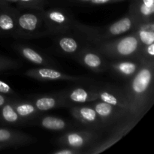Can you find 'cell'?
Here are the masks:
<instances>
[{
    "label": "cell",
    "mask_w": 154,
    "mask_h": 154,
    "mask_svg": "<svg viewBox=\"0 0 154 154\" xmlns=\"http://www.w3.org/2000/svg\"><path fill=\"white\" fill-rule=\"evenodd\" d=\"M154 61L144 60L123 88L132 116L141 120L153 103Z\"/></svg>",
    "instance_id": "cell-1"
},
{
    "label": "cell",
    "mask_w": 154,
    "mask_h": 154,
    "mask_svg": "<svg viewBox=\"0 0 154 154\" xmlns=\"http://www.w3.org/2000/svg\"><path fill=\"white\" fill-rule=\"evenodd\" d=\"M140 23L133 14L128 11L120 20L104 27L87 26L75 20L72 31H75L88 45H91L127 34L136 29Z\"/></svg>",
    "instance_id": "cell-2"
},
{
    "label": "cell",
    "mask_w": 154,
    "mask_h": 154,
    "mask_svg": "<svg viewBox=\"0 0 154 154\" xmlns=\"http://www.w3.org/2000/svg\"><path fill=\"white\" fill-rule=\"evenodd\" d=\"M109 60L142 58V47L135 30L123 35L89 45Z\"/></svg>",
    "instance_id": "cell-3"
},
{
    "label": "cell",
    "mask_w": 154,
    "mask_h": 154,
    "mask_svg": "<svg viewBox=\"0 0 154 154\" xmlns=\"http://www.w3.org/2000/svg\"><path fill=\"white\" fill-rule=\"evenodd\" d=\"M42 11L27 9V11H21L18 10L17 38H33L49 35L44 21Z\"/></svg>",
    "instance_id": "cell-4"
},
{
    "label": "cell",
    "mask_w": 154,
    "mask_h": 154,
    "mask_svg": "<svg viewBox=\"0 0 154 154\" xmlns=\"http://www.w3.org/2000/svg\"><path fill=\"white\" fill-rule=\"evenodd\" d=\"M139 120L132 114L122 119L112 126V129L110 131V133L105 139L93 144L90 150H87V153L99 154L108 150L129 133L136 126Z\"/></svg>",
    "instance_id": "cell-5"
},
{
    "label": "cell",
    "mask_w": 154,
    "mask_h": 154,
    "mask_svg": "<svg viewBox=\"0 0 154 154\" xmlns=\"http://www.w3.org/2000/svg\"><path fill=\"white\" fill-rule=\"evenodd\" d=\"M42 14L49 35H57L73 30L75 20L69 11L60 8H53L44 9Z\"/></svg>",
    "instance_id": "cell-6"
},
{
    "label": "cell",
    "mask_w": 154,
    "mask_h": 154,
    "mask_svg": "<svg viewBox=\"0 0 154 154\" xmlns=\"http://www.w3.org/2000/svg\"><path fill=\"white\" fill-rule=\"evenodd\" d=\"M101 138L99 131L93 129H83L80 131H69L57 139V144L61 146L75 149L90 148L97 143Z\"/></svg>",
    "instance_id": "cell-7"
},
{
    "label": "cell",
    "mask_w": 154,
    "mask_h": 154,
    "mask_svg": "<svg viewBox=\"0 0 154 154\" xmlns=\"http://www.w3.org/2000/svg\"><path fill=\"white\" fill-rule=\"evenodd\" d=\"M90 105L96 111L104 129L112 127L117 122L131 114L128 109L100 100L93 102Z\"/></svg>",
    "instance_id": "cell-8"
},
{
    "label": "cell",
    "mask_w": 154,
    "mask_h": 154,
    "mask_svg": "<svg viewBox=\"0 0 154 154\" xmlns=\"http://www.w3.org/2000/svg\"><path fill=\"white\" fill-rule=\"evenodd\" d=\"M25 75L29 78L40 81H46V82L59 81L86 82V81H90L92 80L91 78L84 76L67 75L51 67H40L29 69L25 72Z\"/></svg>",
    "instance_id": "cell-9"
},
{
    "label": "cell",
    "mask_w": 154,
    "mask_h": 154,
    "mask_svg": "<svg viewBox=\"0 0 154 154\" xmlns=\"http://www.w3.org/2000/svg\"><path fill=\"white\" fill-rule=\"evenodd\" d=\"M82 66L96 73L108 72V60L103 55L87 45L74 57Z\"/></svg>",
    "instance_id": "cell-10"
},
{
    "label": "cell",
    "mask_w": 154,
    "mask_h": 154,
    "mask_svg": "<svg viewBox=\"0 0 154 154\" xmlns=\"http://www.w3.org/2000/svg\"><path fill=\"white\" fill-rule=\"evenodd\" d=\"M70 112L75 120L87 129L99 132L104 129L96 111L90 105H72Z\"/></svg>",
    "instance_id": "cell-11"
},
{
    "label": "cell",
    "mask_w": 154,
    "mask_h": 154,
    "mask_svg": "<svg viewBox=\"0 0 154 154\" xmlns=\"http://www.w3.org/2000/svg\"><path fill=\"white\" fill-rule=\"evenodd\" d=\"M18 9L0 2V37L17 38Z\"/></svg>",
    "instance_id": "cell-12"
},
{
    "label": "cell",
    "mask_w": 154,
    "mask_h": 154,
    "mask_svg": "<svg viewBox=\"0 0 154 154\" xmlns=\"http://www.w3.org/2000/svg\"><path fill=\"white\" fill-rule=\"evenodd\" d=\"M67 102L68 107L89 103L98 100L96 87H75L60 92Z\"/></svg>",
    "instance_id": "cell-13"
},
{
    "label": "cell",
    "mask_w": 154,
    "mask_h": 154,
    "mask_svg": "<svg viewBox=\"0 0 154 154\" xmlns=\"http://www.w3.org/2000/svg\"><path fill=\"white\" fill-rule=\"evenodd\" d=\"M144 61L141 59L108 60V72L122 79L129 80L138 72Z\"/></svg>",
    "instance_id": "cell-14"
},
{
    "label": "cell",
    "mask_w": 154,
    "mask_h": 154,
    "mask_svg": "<svg viewBox=\"0 0 154 154\" xmlns=\"http://www.w3.org/2000/svg\"><path fill=\"white\" fill-rule=\"evenodd\" d=\"M96 89L98 100L129 110V104L123 89L108 84L98 86Z\"/></svg>",
    "instance_id": "cell-15"
},
{
    "label": "cell",
    "mask_w": 154,
    "mask_h": 154,
    "mask_svg": "<svg viewBox=\"0 0 154 154\" xmlns=\"http://www.w3.org/2000/svg\"><path fill=\"white\" fill-rule=\"evenodd\" d=\"M55 44L63 54L75 57L81 49L87 46L88 44L77 33L71 34L70 32L57 35Z\"/></svg>",
    "instance_id": "cell-16"
},
{
    "label": "cell",
    "mask_w": 154,
    "mask_h": 154,
    "mask_svg": "<svg viewBox=\"0 0 154 154\" xmlns=\"http://www.w3.org/2000/svg\"><path fill=\"white\" fill-rule=\"evenodd\" d=\"M14 48L23 58L32 64L42 67L54 68L57 66V63L52 59L28 45H15Z\"/></svg>",
    "instance_id": "cell-17"
},
{
    "label": "cell",
    "mask_w": 154,
    "mask_h": 154,
    "mask_svg": "<svg viewBox=\"0 0 154 154\" xmlns=\"http://www.w3.org/2000/svg\"><path fill=\"white\" fill-rule=\"evenodd\" d=\"M36 138L24 132L5 128H0V144L7 147H20L33 144Z\"/></svg>",
    "instance_id": "cell-18"
},
{
    "label": "cell",
    "mask_w": 154,
    "mask_h": 154,
    "mask_svg": "<svg viewBox=\"0 0 154 154\" xmlns=\"http://www.w3.org/2000/svg\"><path fill=\"white\" fill-rule=\"evenodd\" d=\"M29 101L42 113L60 107H68L67 102L60 92L52 94L39 95L32 97Z\"/></svg>",
    "instance_id": "cell-19"
},
{
    "label": "cell",
    "mask_w": 154,
    "mask_h": 154,
    "mask_svg": "<svg viewBox=\"0 0 154 154\" xmlns=\"http://www.w3.org/2000/svg\"><path fill=\"white\" fill-rule=\"evenodd\" d=\"M129 11L141 23L154 21V0H131Z\"/></svg>",
    "instance_id": "cell-20"
},
{
    "label": "cell",
    "mask_w": 154,
    "mask_h": 154,
    "mask_svg": "<svg viewBox=\"0 0 154 154\" xmlns=\"http://www.w3.org/2000/svg\"><path fill=\"white\" fill-rule=\"evenodd\" d=\"M12 104L17 114L22 119L24 123L33 122L40 116L42 113L29 100L23 101L15 98L12 101Z\"/></svg>",
    "instance_id": "cell-21"
},
{
    "label": "cell",
    "mask_w": 154,
    "mask_h": 154,
    "mask_svg": "<svg viewBox=\"0 0 154 154\" xmlns=\"http://www.w3.org/2000/svg\"><path fill=\"white\" fill-rule=\"evenodd\" d=\"M35 122L42 128L48 130L62 132L73 128V125L67 120L55 116L47 115L38 117Z\"/></svg>",
    "instance_id": "cell-22"
},
{
    "label": "cell",
    "mask_w": 154,
    "mask_h": 154,
    "mask_svg": "<svg viewBox=\"0 0 154 154\" xmlns=\"http://www.w3.org/2000/svg\"><path fill=\"white\" fill-rule=\"evenodd\" d=\"M12 101L13 99L0 106V123L4 125L24 124V122L14 108Z\"/></svg>",
    "instance_id": "cell-23"
},
{
    "label": "cell",
    "mask_w": 154,
    "mask_h": 154,
    "mask_svg": "<svg viewBox=\"0 0 154 154\" xmlns=\"http://www.w3.org/2000/svg\"><path fill=\"white\" fill-rule=\"evenodd\" d=\"M135 31L142 48L154 43V21L140 23Z\"/></svg>",
    "instance_id": "cell-24"
},
{
    "label": "cell",
    "mask_w": 154,
    "mask_h": 154,
    "mask_svg": "<svg viewBox=\"0 0 154 154\" xmlns=\"http://www.w3.org/2000/svg\"><path fill=\"white\" fill-rule=\"evenodd\" d=\"M17 5L21 9L42 11L48 5V0H17Z\"/></svg>",
    "instance_id": "cell-25"
},
{
    "label": "cell",
    "mask_w": 154,
    "mask_h": 154,
    "mask_svg": "<svg viewBox=\"0 0 154 154\" xmlns=\"http://www.w3.org/2000/svg\"><path fill=\"white\" fill-rule=\"evenodd\" d=\"M20 66V63L19 62L8 58V57L0 56V72L17 69Z\"/></svg>",
    "instance_id": "cell-26"
},
{
    "label": "cell",
    "mask_w": 154,
    "mask_h": 154,
    "mask_svg": "<svg viewBox=\"0 0 154 154\" xmlns=\"http://www.w3.org/2000/svg\"><path fill=\"white\" fill-rule=\"evenodd\" d=\"M53 154H81L86 153V151L80 149H75L72 147H66V146H62L60 149L55 150L52 153Z\"/></svg>",
    "instance_id": "cell-27"
},
{
    "label": "cell",
    "mask_w": 154,
    "mask_h": 154,
    "mask_svg": "<svg viewBox=\"0 0 154 154\" xmlns=\"http://www.w3.org/2000/svg\"><path fill=\"white\" fill-rule=\"evenodd\" d=\"M0 94L12 96V97H17V93L14 91L11 86H9L7 83L1 81V80H0Z\"/></svg>",
    "instance_id": "cell-28"
},
{
    "label": "cell",
    "mask_w": 154,
    "mask_h": 154,
    "mask_svg": "<svg viewBox=\"0 0 154 154\" xmlns=\"http://www.w3.org/2000/svg\"><path fill=\"white\" fill-rule=\"evenodd\" d=\"M125 0H90V3L91 5H101L111 4V3L120 2Z\"/></svg>",
    "instance_id": "cell-29"
},
{
    "label": "cell",
    "mask_w": 154,
    "mask_h": 154,
    "mask_svg": "<svg viewBox=\"0 0 154 154\" xmlns=\"http://www.w3.org/2000/svg\"><path fill=\"white\" fill-rule=\"evenodd\" d=\"M14 98H16V97H12V96H6V95L0 94V106L3 105L4 104L7 103V102H10L11 100L14 99Z\"/></svg>",
    "instance_id": "cell-30"
},
{
    "label": "cell",
    "mask_w": 154,
    "mask_h": 154,
    "mask_svg": "<svg viewBox=\"0 0 154 154\" xmlns=\"http://www.w3.org/2000/svg\"><path fill=\"white\" fill-rule=\"evenodd\" d=\"M0 2L8 5L17 4V0H0Z\"/></svg>",
    "instance_id": "cell-31"
},
{
    "label": "cell",
    "mask_w": 154,
    "mask_h": 154,
    "mask_svg": "<svg viewBox=\"0 0 154 154\" xmlns=\"http://www.w3.org/2000/svg\"><path fill=\"white\" fill-rule=\"evenodd\" d=\"M75 2L78 3H84V4H86V3H90V0H73Z\"/></svg>",
    "instance_id": "cell-32"
},
{
    "label": "cell",
    "mask_w": 154,
    "mask_h": 154,
    "mask_svg": "<svg viewBox=\"0 0 154 154\" xmlns=\"http://www.w3.org/2000/svg\"><path fill=\"white\" fill-rule=\"evenodd\" d=\"M5 148H7V147H6L5 145H4V144H0V150H2V149H5Z\"/></svg>",
    "instance_id": "cell-33"
}]
</instances>
